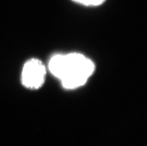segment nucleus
<instances>
[{
  "instance_id": "1",
  "label": "nucleus",
  "mask_w": 147,
  "mask_h": 146,
  "mask_svg": "<svg viewBox=\"0 0 147 146\" xmlns=\"http://www.w3.org/2000/svg\"><path fill=\"white\" fill-rule=\"evenodd\" d=\"M49 69L61 80L65 89H76L85 84L95 69L92 61L79 53L56 54L49 63Z\"/></svg>"
},
{
  "instance_id": "2",
  "label": "nucleus",
  "mask_w": 147,
  "mask_h": 146,
  "mask_svg": "<svg viewBox=\"0 0 147 146\" xmlns=\"http://www.w3.org/2000/svg\"><path fill=\"white\" fill-rule=\"evenodd\" d=\"M47 70L43 63L40 60H28L24 64L22 71V84L28 89H37L44 83Z\"/></svg>"
},
{
  "instance_id": "3",
  "label": "nucleus",
  "mask_w": 147,
  "mask_h": 146,
  "mask_svg": "<svg viewBox=\"0 0 147 146\" xmlns=\"http://www.w3.org/2000/svg\"><path fill=\"white\" fill-rule=\"evenodd\" d=\"M77 3L82 4L87 6H98L100 5L105 0H73Z\"/></svg>"
}]
</instances>
